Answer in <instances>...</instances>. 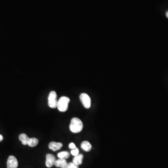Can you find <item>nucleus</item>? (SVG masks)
<instances>
[{
    "label": "nucleus",
    "instance_id": "1",
    "mask_svg": "<svg viewBox=\"0 0 168 168\" xmlns=\"http://www.w3.org/2000/svg\"><path fill=\"white\" fill-rule=\"evenodd\" d=\"M83 124L82 121L79 118H72L70 124V129L74 133H78L81 132L83 129Z\"/></svg>",
    "mask_w": 168,
    "mask_h": 168
},
{
    "label": "nucleus",
    "instance_id": "2",
    "mask_svg": "<svg viewBox=\"0 0 168 168\" xmlns=\"http://www.w3.org/2000/svg\"><path fill=\"white\" fill-rule=\"evenodd\" d=\"M70 100L66 96H62L58 101L57 107L58 110L61 112H65L68 109V105Z\"/></svg>",
    "mask_w": 168,
    "mask_h": 168
},
{
    "label": "nucleus",
    "instance_id": "3",
    "mask_svg": "<svg viewBox=\"0 0 168 168\" xmlns=\"http://www.w3.org/2000/svg\"><path fill=\"white\" fill-rule=\"evenodd\" d=\"M57 94L56 91H51L48 97V105L51 109H55L57 107Z\"/></svg>",
    "mask_w": 168,
    "mask_h": 168
},
{
    "label": "nucleus",
    "instance_id": "4",
    "mask_svg": "<svg viewBox=\"0 0 168 168\" xmlns=\"http://www.w3.org/2000/svg\"><path fill=\"white\" fill-rule=\"evenodd\" d=\"M80 100L83 106L85 109H89L91 106V100L88 95L85 93H82L80 95Z\"/></svg>",
    "mask_w": 168,
    "mask_h": 168
},
{
    "label": "nucleus",
    "instance_id": "5",
    "mask_svg": "<svg viewBox=\"0 0 168 168\" xmlns=\"http://www.w3.org/2000/svg\"><path fill=\"white\" fill-rule=\"evenodd\" d=\"M18 165V161L16 158L13 155L9 156L7 162V168H17Z\"/></svg>",
    "mask_w": 168,
    "mask_h": 168
},
{
    "label": "nucleus",
    "instance_id": "6",
    "mask_svg": "<svg viewBox=\"0 0 168 168\" xmlns=\"http://www.w3.org/2000/svg\"><path fill=\"white\" fill-rule=\"evenodd\" d=\"M56 161V160L54 155L51 154H48L46 156V166L48 168H51L55 165Z\"/></svg>",
    "mask_w": 168,
    "mask_h": 168
},
{
    "label": "nucleus",
    "instance_id": "7",
    "mask_svg": "<svg viewBox=\"0 0 168 168\" xmlns=\"http://www.w3.org/2000/svg\"><path fill=\"white\" fill-rule=\"evenodd\" d=\"M62 147H63V144L61 143L51 142L49 144V149L53 150V151H56L57 150H59Z\"/></svg>",
    "mask_w": 168,
    "mask_h": 168
},
{
    "label": "nucleus",
    "instance_id": "8",
    "mask_svg": "<svg viewBox=\"0 0 168 168\" xmlns=\"http://www.w3.org/2000/svg\"><path fill=\"white\" fill-rule=\"evenodd\" d=\"M67 161L65 159H59L56 160L55 163V166L56 167H59L61 168H66L67 167Z\"/></svg>",
    "mask_w": 168,
    "mask_h": 168
},
{
    "label": "nucleus",
    "instance_id": "9",
    "mask_svg": "<svg viewBox=\"0 0 168 168\" xmlns=\"http://www.w3.org/2000/svg\"><path fill=\"white\" fill-rule=\"evenodd\" d=\"M19 139L24 145H28L30 138L25 134H21L19 136Z\"/></svg>",
    "mask_w": 168,
    "mask_h": 168
},
{
    "label": "nucleus",
    "instance_id": "10",
    "mask_svg": "<svg viewBox=\"0 0 168 168\" xmlns=\"http://www.w3.org/2000/svg\"><path fill=\"white\" fill-rule=\"evenodd\" d=\"M84 156L82 154H79L77 156H74L73 159V163L76 165H80L83 163V160Z\"/></svg>",
    "mask_w": 168,
    "mask_h": 168
},
{
    "label": "nucleus",
    "instance_id": "11",
    "mask_svg": "<svg viewBox=\"0 0 168 168\" xmlns=\"http://www.w3.org/2000/svg\"><path fill=\"white\" fill-rule=\"evenodd\" d=\"M81 147L83 150L86 152H89L91 150V145L88 141H84L81 143Z\"/></svg>",
    "mask_w": 168,
    "mask_h": 168
},
{
    "label": "nucleus",
    "instance_id": "12",
    "mask_svg": "<svg viewBox=\"0 0 168 168\" xmlns=\"http://www.w3.org/2000/svg\"><path fill=\"white\" fill-rule=\"evenodd\" d=\"M39 143V140L36 138H30L28 145L29 147H35Z\"/></svg>",
    "mask_w": 168,
    "mask_h": 168
},
{
    "label": "nucleus",
    "instance_id": "13",
    "mask_svg": "<svg viewBox=\"0 0 168 168\" xmlns=\"http://www.w3.org/2000/svg\"><path fill=\"white\" fill-rule=\"evenodd\" d=\"M58 156L60 159H66L69 158L70 153L67 151H62L58 154Z\"/></svg>",
    "mask_w": 168,
    "mask_h": 168
},
{
    "label": "nucleus",
    "instance_id": "14",
    "mask_svg": "<svg viewBox=\"0 0 168 168\" xmlns=\"http://www.w3.org/2000/svg\"><path fill=\"white\" fill-rule=\"evenodd\" d=\"M71 153L72 155L75 156L78 155L79 154V149L76 147L75 149H73L71 151Z\"/></svg>",
    "mask_w": 168,
    "mask_h": 168
},
{
    "label": "nucleus",
    "instance_id": "15",
    "mask_svg": "<svg viewBox=\"0 0 168 168\" xmlns=\"http://www.w3.org/2000/svg\"><path fill=\"white\" fill-rule=\"evenodd\" d=\"M66 168H79V166L72 163H70L67 164Z\"/></svg>",
    "mask_w": 168,
    "mask_h": 168
},
{
    "label": "nucleus",
    "instance_id": "16",
    "mask_svg": "<svg viewBox=\"0 0 168 168\" xmlns=\"http://www.w3.org/2000/svg\"><path fill=\"white\" fill-rule=\"evenodd\" d=\"M69 148L70 149H75L76 148V146L74 143H70L69 145Z\"/></svg>",
    "mask_w": 168,
    "mask_h": 168
},
{
    "label": "nucleus",
    "instance_id": "17",
    "mask_svg": "<svg viewBox=\"0 0 168 168\" xmlns=\"http://www.w3.org/2000/svg\"><path fill=\"white\" fill-rule=\"evenodd\" d=\"M3 140V137L2 135H0V142H1Z\"/></svg>",
    "mask_w": 168,
    "mask_h": 168
},
{
    "label": "nucleus",
    "instance_id": "18",
    "mask_svg": "<svg viewBox=\"0 0 168 168\" xmlns=\"http://www.w3.org/2000/svg\"><path fill=\"white\" fill-rule=\"evenodd\" d=\"M166 17H167V18H168V11H167V12H166Z\"/></svg>",
    "mask_w": 168,
    "mask_h": 168
}]
</instances>
